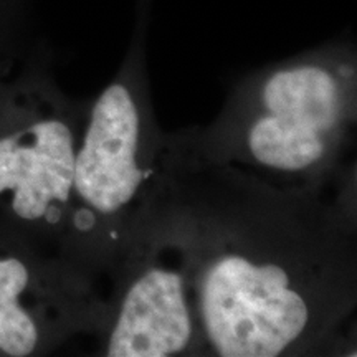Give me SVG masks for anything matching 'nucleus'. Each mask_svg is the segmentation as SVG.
Masks as SVG:
<instances>
[{
	"instance_id": "obj_1",
	"label": "nucleus",
	"mask_w": 357,
	"mask_h": 357,
	"mask_svg": "<svg viewBox=\"0 0 357 357\" xmlns=\"http://www.w3.org/2000/svg\"><path fill=\"white\" fill-rule=\"evenodd\" d=\"M194 270L195 324L213 354L276 357L311 336V291L284 258L222 250Z\"/></svg>"
},
{
	"instance_id": "obj_2",
	"label": "nucleus",
	"mask_w": 357,
	"mask_h": 357,
	"mask_svg": "<svg viewBox=\"0 0 357 357\" xmlns=\"http://www.w3.org/2000/svg\"><path fill=\"white\" fill-rule=\"evenodd\" d=\"M352 82L354 61L337 48L261 75L240 131L245 155L280 176L318 171L331 159L349 118Z\"/></svg>"
},
{
	"instance_id": "obj_3",
	"label": "nucleus",
	"mask_w": 357,
	"mask_h": 357,
	"mask_svg": "<svg viewBox=\"0 0 357 357\" xmlns=\"http://www.w3.org/2000/svg\"><path fill=\"white\" fill-rule=\"evenodd\" d=\"M142 118L132 86L116 79L101 93L75 158L73 192L98 217L131 207L144 182Z\"/></svg>"
},
{
	"instance_id": "obj_4",
	"label": "nucleus",
	"mask_w": 357,
	"mask_h": 357,
	"mask_svg": "<svg viewBox=\"0 0 357 357\" xmlns=\"http://www.w3.org/2000/svg\"><path fill=\"white\" fill-rule=\"evenodd\" d=\"M195 337L190 263L153 258L124 289L105 354L111 357H171L184 354Z\"/></svg>"
},
{
	"instance_id": "obj_5",
	"label": "nucleus",
	"mask_w": 357,
	"mask_h": 357,
	"mask_svg": "<svg viewBox=\"0 0 357 357\" xmlns=\"http://www.w3.org/2000/svg\"><path fill=\"white\" fill-rule=\"evenodd\" d=\"M75 136L61 119H40L0 137V195L24 220L48 217L73 194Z\"/></svg>"
},
{
	"instance_id": "obj_6",
	"label": "nucleus",
	"mask_w": 357,
	"mask_h": 357,
	"mask_svg": "<svg viewBox=\"0 0 357 357\" xmlns=\"http://www.w3.org/2000/svg\"><path fill=\"white\" fill-rule=\"evenodd\" d=\"M30 284V271L19 258H0V354L30 356L37 349L40 331L32 312L20 298Z\"/></svg>"
},
{
	"instance_id": "obj_7",
	"label": "nucleus",
	"mask_w": 357,
	"mask_h": 357,
	"mask_svg": "<svg viewBox=\"0 0 357 357\" xmlns=\"http://www.w3.org/2000/svg\"><path fill=\"white\" fill-rule=\"evenodd\" d=\"M8 2H10V0H0V7L6 8L8 6Z\"/></svg>"
}]
</instances>
